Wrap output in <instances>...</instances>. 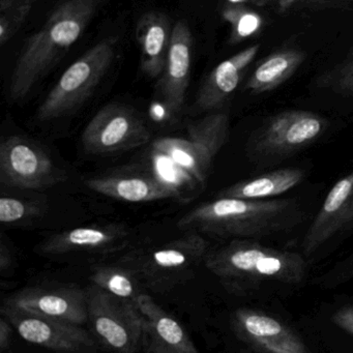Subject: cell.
<instances>
[{
	"label": "cell",
	"mask_w": 353,
	"mask_h": 353,
	"mask_svg": "<svg viewBox=\"0 0 353 353\" xmlns=\"http://www.w3.org/2000/svg\"><path fill=\"white\" fill-rule=\"evenodd\" d=\"M303 219V212L293 199H241L219 196L190 210L177 226L185 232L255 241L293 228Z\"/></svg>",
	"instance_id": "1"
},
{
	"label": "cell",
	"mask_w": 353,
	"mask_h": 353,
	"mask_svg": "<svg viewBox=\"0 0 353 353\" xmlns=\"http://www.w3.org/2000/svg\"><path fill=\"white\" fill-rule=\"evenodd\" d=\"M99 0H65L24 45L12 73L10 98H26L79 40L96 14Z\"/></svg>",
	"instance_id": "2"
},
{
	"label": "cell",
	"mask_w": 353,
	"mask_h": 353,
	"mask_svg": "<svg viewBox=\"0 0 353 353\" xmlns=\"http://www.w3.org/2000/svg\"><path fill=\"white\" fill-rule=\"evenodd\" d=\"M203 263L228 292L239 295L264 283L299 284L307 272L305 256L265 247L254 239H232L208 251Z\"/></svg>",
	"instance_id": "3"
},
{
	"label": "cell",
	"mask_w": 353,
	"mask_h": 353,
	"mask_svg": "<svg viewBox=\"0 0 353 353\" xmlns=\"http://www.w3.org/2000/svg\"><path fill=\"white\" fill-rule=\"evenodd\" d=\"M208 252V243L200 233L187 232L164 245L132 252L119 263L129 268L146 289L167 292L191 280Z\"/></svg>",
	"instance_id": "4"
},
{
	"label": "cell",
	"mask_w": 353,
	"mask_h": 353,
	"mask_svg": "<svg viewBox=\"0 0 353 353\" xmlns=\"http://www.w3.org/2000/svg\"><path fill=\"white\" fill-rule=\"evenodd\" d=\"M115 46L117 39H105L72 63L39 107V121H54L80 108L92 97L110 69Z\"/></svg>",
	"instance_id": "5"
},
{
	"label": "cell",
	"mask_w": 353,
	"mask_h": 353,
	"mask_svg": "<svg viewBox=\"0 0 353 353\" xmlns=\"http://www.w3.org/2000/svg\"><path fill=\"white\" fill-rule=\"evenodd\" d=\"M88 293V322L92 336L109 351H143L144 318L137 303L90 285Z\"/></svg>",
	"instance_id": "6"
},
{
	"label": "cell",
	"mask_w": 353,
	"mask_h": 353,
	"mask_svg": "<svg viewBox=\"0 0 353 353\" xmlns=\"http://www.w3.org/2000/svg\"><path fill=\"white\" fill-rule=\"evenodd\" d=\"M187 134V138H160L152 143V150L172 159L203 185L210 176L214 158L228 139V114L210 113L189 123Z\"/></svg>",
	"instance_id": "7"
},
{
	"label": "cell",
	"mask_w": 353,
	"mask_h": 353,
	"mask_svg": "<svg viewBox=\"0 0 353 353\" xmlns=\"http://www.w3.org/2000/svg\"><path fill=\"white\" fill-rule=\"evenodd\" d=\"M67 173L38 142L26 136L0 144V183L3 187L43 191L67 181Z\"/></svg>",
	"instance_id": "8"
},
{
	"label": "cell",
	"mask_w": 353,
	"mask_h": 353,
	"mask_svg": "<svg viewBox=\"0 0 353 353\" xmlns=\"http://www.w3.org/2000/svg\"><path fill=\"white\" fill-rule=\"evenodd\" d=\"M327 127V121L312 111H282L255 132L249 144L250 154L260 160L284 158L311 145Z\"/></svg>",
	"instance_id": "9"
},
{
	"label": "cell",
	"mask_w": 353,
	"mask_h": 353,
	"mask_svg": "<svg viewBox=\"0 0 353 353\" xmlns=\"http://www.w3.org/2000/svg\"><path fill=\"white\" fill-rule=\"evenodd\" d=\"M150 137L148 125L133 108L111 103L90 119L82 133L81 141L86 152L102 156L145 145Z\"/></svg>",
	"instance_id": "10"
},
{
	"label": "cell",
	"mask_w": 353,
	"mask_h": 353,
	"mask_svg": "<svg viewBox=\"0 0 353 353\" xmlns=\"http://www.w3.org/2000/svg\"><path fill=\"white\" fill-rule=\"evenodd\" d=\"M5 316L23 340L61 352L90 353L98 351L92 334L80 324L30 313L9 303H3Z\"/></svg>",
	"instance_id": "11"
},
{
	"label": "cell",
	"mask_w": 353,
	"mask_h": 353,
	"mask_svg": "<svg viewBox=\"0 0 353 353\" xmlns=\"http://www.w3.org/2000/svg\"><path fill=\"white\" fill-rule=\"evenodd\" d=\"M6 303L30 313L83 325L88 322L86 289L74 284L39 285L22 289Z\"/></svg>",
	"instance_id": "12"
},
{
	"label": "cell",
	"mask_w": 353,
	"mask_h": 353,
	"mask_svg": "<svg viewBox=\"0 0 353 353\" xmlns=\"http://www.w3.org/2000/svg\"><path fill=\"white\" fill-rule=\"evenodd\" d=\"M235 336L253 350L268 353L309 352L305 341L286 324L263 312L241 307L233 313Z\"/></svg>",
	"instance_id": "13"
},
{
	"label": "cell",
	"mask_w": 353,
	"mask_h": 353,
	"mask_svg": "<svg viewBox=\"0 0 353 353\" xmlns=\"http://www.w3.org/2000/svg\"><path fill=\"white\" fill-rule=\"evenodd\" d=\"M353 227V172L334 183L303 239V255L310 257L334 235Z\"/></svg>",
	"instance_id": "14"
},
{
	"label": "cell",
	"mask_w": 353,
	"mask_h": 353,
	"mask_svg": "<svg viewBox=\"0 0 353 353\" xmlns=\"http://www.w3.org/2000/svg\"><path fill=\"white\" fill-rule=\"evenodd\" d=\"M131 231L123 224L77 227L51 235L38 245L42 255L59 256L76 252L110 254L129 243Z\"/></svg>",
	"instance_id": "15"
},
{
	"label": "cell",
	"mask_w": 353,
	"mask_h": 353,
	"mask_svg": "<svg viewBox=\"0 0 353 353\" xmlns=\"http://www.w3.org/2000/svg\"><path fill=\"white\" fill-rule=\"evenodd\" d=\"M193 36L185 21L173 26L170 47L164 71L159 82V92L170 113H179L185 104L191 76Z\"/></svg>",
	"instance_id": "16"
},
{
	"label": "cell",
	"mask_w": 353,
	"mask_h": 353,
	"mask_svg": "<svg viewBox=\"0 0 353 353\" xmlns=\"http://www.w3.org/2000/svg\"><path fill=\"white\" fill-rule=\"evenodd\" d=\"M84 183L96 193L121 201L139 203L169 198L176 199L174 192L163 183L150 169V171L123 169L117 172L90 177L85 179Z\"/></svg>",
	"instance_id": "17"
},
{
	"label": "cell",
	"mask_w": 353,
	"mask_h": 353,
	"mask_svg": "<svg viewBox=\"0 0 353 353\" xmlns=\"http://www.w3.org/2000/svg\"><path fill=\"white\" fill-rule=\"evenodd\" d=\"M137 305L144 318L143 352H198L195 343L179 320L160 307L150 295H140Z\"/></svg>",
	"instance_id": "18"
},
{
	"label": "cell",
	"mask_w": 353,
	"mask_h": 353,
	"mask_svg": "<svg viewBox=\"0 0 353 353\" xmlns=\"http://www.w3.org/2000/svg\"><path fill=\"white\" fill-rule=\"evenodd\" d=\"M260 45H252L222 61L210 72L195 100L198 112H216L231 98L248 68L259 52Z\"/></svg>",
	"instance_id": "19"
},
{
	"label": "cell",
	"mask_w": 353,
	"mask_h": 353,
	"mask_svg": "<svg viewBox=\"0 0 353 353\" xmlns=\"http://www.w3.org/2000/svg\"><path fill=\"white\" fill-rule=\"evenodd\" d=\"M169 18L161 12H148L138 20L136 39L141 70L148 77L162 76L172 36Z\"/></svg>",
	"instance_id": "20"
},
{
	"label": "cell",
	"mask_w": 353,
	"mask_h": 353,
	"mask_svg": "<svg viewBox=\"0 0 353 353\" xmlns=\"http://www.w3.org/2000/svg\"><path fill=\"white\" fill-rule=\"evenodd\" d=\"M305 53L295 47H285L262 59L245 83L252 94L272 92L288 81L305 63Z\"/></svg>",
	"instance_id": "21"
},
{
	"label": "cell",
	"mask_w": 353,
	"mask_h": 353,
	"mask_svg": "<svg viewBox=\"0 0 353 353\" xmlns=\"http://www.w3.org/2000/svg\"><path fill=\"white\" fill-rule=\"evenodd\" d=\"M305 179V171L299 168H283L264 173L253 179L239 181L219 193L220 197L241 199H264L282 195L299 185Z\"/></svg>",
	"instance_id": "22"
},
{
	"label": "cell",
	"mask_w": 353,
	"mask_h": 353,
	"mask_svg": "<svg viewBox=\"0 0 353 353\" xmlns=\"http://www.w3.org/2000/svg\"><path fill=\"white\" fill-rule=\"evenodd\" d=\"M90 281L108 292L137 303L138 297L143 294L145 287L138 276L127 266L99 265L94 268Z\"/></svg>",
	"instance_id": "23"
},
{
	"label": "cell",
	"mask_w": 353,
	"mask_h": 353,
	"mask_svg": "<svg viewBox=\"0 0 353 353\" xmlns=\"http://www.w3.org/2000/svg\"><path fill=\"white\" fill-rule=\"evenodd\" d=\"M150 161V170L174 192L176 199L181 201L191 200L195 192L202 185L183 167L162 152L152 150Z\"/></svg>",
	"instance_id": "24"
},
{
	"label": "cell",
	"mask_w": 353,
	"mask_h": 353,
	"mask_svg": "<svg viewBox=\"0 0 353 353\" xmlns=\"http://www.w3.org/2000/svg\"><path fill=\"white\" fill-rule=\"evenodd\" d=\"M222 18L230 26V44H239L257 36L263 30L265 20L259 12L241 3H228L222 11Z\"/></svg>",
	"instance_id": "25"
},
{
	"label": "cell",
	"mask_w": 353,
	"mask_h": 353,
	"mask_svg": "<svg viewBox=\"0 0 353 353\" xmlns=\"http://www.w3.org/2000/svg\"><path fill=\"white\" fill-rule=\"evenodd\" d=\"M318 88L334 94L353 97V57L334 65L318 77Z\"/></svg>",
	"instance_id": "26"
},
{
	"label": "cell",
	"mask_w": 353,
	"mask_h": 353,
	"mask_svg": "<svg viewBox=\"0 0 353 353\" xmlns=\"http://www.w3.org/2000/svg\"><path fill=\"white\" fill-rule=\"evenodd\" d=\"M44 203L22 199L12 196H3L0 199V222L3 224H17L21 221L40 216Z\"/></svg>",
	"instance_id": "27"
},
{
	"label": "cell",
	"mask_w": 353,
	"mask_h": 353,
	"mask_svg": "<svg viewBox=\"0 0 353 353\" xmlns=\"http://www.w3.org/2000/svg\"><path fill=\"white\" fill-rule=\"evenodd\" d=\"M353 0H278L276 13L280 15L301 11H327L351 9Z\"/></svg>",
	"instance_id": "28"
},
{
	"label": "cell",
	"mask_w": 353,
	"mask_h": 353,
	"mask_svg": "<svg viewBox=\"0 0 353 353\" xmlns=\"http://www.w3.org/2000/svg\"><path fill=\"white\" fill-rule=\"evenodd\" d=\"M34 0H28L15 8H9L1 11L0 17V44H7L16 32L21 28L26 18L32 12Z\"/></svg>",
	"instance_id": "29"
},
{
	"label": "cell",
	"mask_w": 353,
	"mask_h": 353,
	"mask_svg": "<svg viewBox=\"0 0 353 353\" xmlns=\"http://www.w3.org/2000/svg\"><path fill=\"white\" fill-rule=\"evenodd\" d=\"M332 321L353 336V307H343L336 311L332 316Z\"/></svg>",
	"instance_id": "30"
},
{
	"label": "cell",
	"mask_w": 353,
	"mask_h": 353,
	"mask_svg": "<svg viewBox=\"0 0 353 353\" xmlns=\"http://www.w3.org/2000/svg\"><path fill=\"white\" fill-rule=\"evenodd\" d=\"M12 324L5 316L0 318V352H6L11 347Z\"/></svg>",
	"instance_id": "31"
},
{
	"label": "cell",
	"mask_w": 353,
	"mask_h": 353,
	"mask_svg": "<svg viewBox=\"0 0 353 353\" xmlns=\"http://www.w3.org/2000/svg\"><path fill=\"white\" fill-rule=\"evenodd\" d=\"M13 263V253H12L11 249L8 247L7 243H5V239H3L1 243H0V270L3 274L9 272Z\"/></svg>",
	"instance_id": "32"
},
{
	"label": "cell",
	"mask_w": 353,
	"mask_h": 353,
	"mask_svg": "<svg viewBox=\"0 0 353 353\" xmlns=\"http://www.w3.org/2000/svg\"><path fill=\"white\" fill-rule=\"evenodd\" d=\"M227 1H229V3H241V5L251 3L257 7H263L268 3V0H227Z\"/></svg>",
	"instance_id": "33"
},
{
	"label": "cell",
	"mask_w": 353,
	"mask_h": 353,
	"mask_svg": "<svg viewBox=\"0 0 353 353\" xmlns=\"http://www.w3.org/2000/svg\"><path fill=\"white\" fill-rule=\"evenodd\" d=\"M348 57H353V45H352V47H351L350 51H349Z\"/></svg>",
	"instance_id": "34"
}]
</instances>
